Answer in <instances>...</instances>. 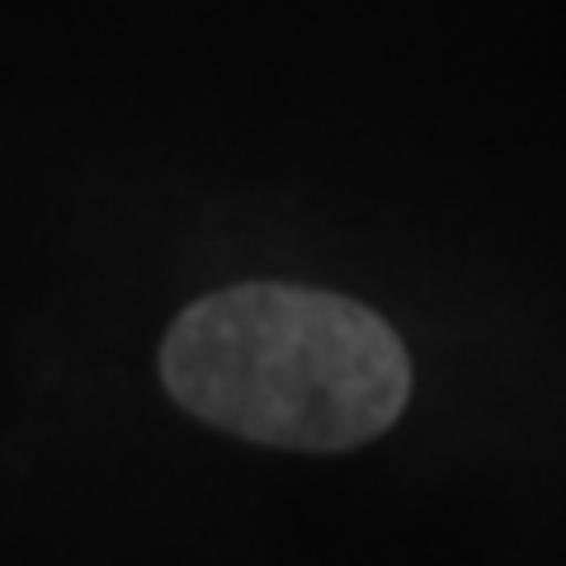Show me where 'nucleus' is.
<instances>
[{"instance_id":"f257e3e1","label":"nucleus","mask_w":566,"mask_h":566,"mask_svg":"<svg viewBox=\"0 0 566 566\" xmlns=\"http://www.w3.org/2000/svg\"><path fill=\"white\" fill-rule=\"evenodd\" d=\"M161 374L199 420L307 453L382 434L411 392L382 316L293 283H237L193 303L166 335Z\"/></svg>"}]
</instances>
